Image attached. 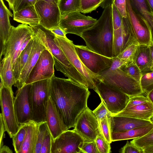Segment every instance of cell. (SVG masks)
I'll list each match as a JSON object with an SVG mask.
<instances>
[{"label":"cell","mask_w":153,"mask_h":153,"mask_svg":"<svg viewBox=\"0 0 153 153\" xmlns=\"http://www.w3.org/2000/svg\"><path fill=\"white\" fill-rule=\"evenodd\" d=\"M13 14L4 4L3 0H0V39L1 50L3 48L8 37L12 26L10 17Z\"/></svg>","instance_id":"obj_24"},{"label":"cell","mask_w":153,"mask_h":153,"mask_svg":"<svg viewBox=\"0 0 153 153\" xmlns=\"http://www.w3.org/2000/svg\"><path fill=\"white\" fill-rule=\"evenodd\" d=\"M133 10L150 27L153 40V13L146 0H129Z\"/></svg>","instance_id":"obj_26"},{"label":"cell","mask_w":153,"mask_h":153,"mask_svg":"<svg viewBox=\"0 0 153 153\" xmlns=\"http://www.w3.org/2000/svg\"><path fill=\"white\" fill-rule=\"evenodd\" d=\"M81 37L91 51L113 58V27L111 4L104 8L96 23L83 32Z\"/></svg>","instance_id":"obj_2"},{"label":"cell","mask_w":153,"mask_h":153,"mask_svg":"<svg viewBox=\"0 0 153 153\" xmlns=\"http://www.w3.org/2000/svg\"><path fill=\"white\" fill-rule=\"evenodd\" d=\"M48 2L55 4H58L59 0H42Z\"/></svg>","instance_id":"obj_57"},{"label":"cell","mask_w":153,"mask_h":153,"mask_svg":"<svg viewBox=\"0 0 153 153\" xmlns=\"http://www.w3.org/2000/svg\"><path fill=\"white\" fill-rule=\"evenodd\" d=\"M13 20L30 26L39 24L40 19L35 5H31L13 13Z\"/></svg>","instance_id":"obj_25"},{"label":"cell","mask_w":153,"mask_h":153,"mask_svg":"<svg viewBox=\"0 0 153 153\" xmlns=\"http://www.w3.org/2000/svg\"><path fill=\"white\" fill-rule=\"evenodd\" d=\"M82 153H99L95 141L85 140L80 148Z\"/></svg>","instance_id":"obj_46"},{"label":"cell","mask_w":153,"mask_h":153,"mask_svg":"<svg viewBox=\"0 0 153 153\" xmlns=\"http://www.w3.org/2000/svg\"><path fill=\"white\" fill-rule=\"evenodd\" d=\"M0 153H12L13 151L9 148L6 145H3L0 147Z\"/></svg>","instance_id":"obj_52"},{"label":"cell","mask_w":153,"mask_h":153,"mask_svg":"<svg viewBox=\"0 0 153 153\" xmlns=\"http://www.w3.org/2000/svg\"><path fill=\"white\" fill-rule=\"evenodd\" d=\"M0 77L3 85L12 89V86L16 83V80L13 70L12 57L10 56L4 57L0 63Z\"/></svg>","instance_id":"obj_28"},{"label":"cell","mask_w":153,"mask_h":153,"mask_svg":"<svg viewBox=\"0 0 153 153\" xmlns=\"http://www.w3.org/2000/svg\"><path fill=\"white\" fill-rule=\"evenodd\" d=\"M8 3L9 8L12 10L14 0H5Z\"/></svg>","instance_id":"obj_58"},{"label":"cell","mask_w":153,"mask_h":153,"mask_svg":"<svg viewBox=\"0 0 153 153\" xmlns=\"http://www.w3.org/2000/svg\"><path fill=\"white\" fill-rule=\"evenodd\" d=\"M58 6L61 16L72 12H81L80 0H59Z\"/></svg>","instance_id":"obj_31"},{"label":"cell","mask_w":153,"mask_h":153,"mask_svg":"<svg viewBox=\"0 0 153 153\" xmlns=\"http://www.w3.org/2000/svg\"><path fill=\"white\" fill-rule=\"evenodd\" d=\"M150 102L148 97L142 94L130 97L126 108H128Z\"/></svg>","instance_id":"obj_42"},{"label":"cell","mask_w":153,"mask_h":153,"mask_svg":"<svg viewBox=\"0 0 153 153\" xmlns=\"http://www.w3.org/2000/svg\"><path fill=\"white\" fill-rule=\"evenodd\" d=\"M135 119L151 120L153 115V105L151 102L128 108H125L121 112L115 114Z\"/></svg>","instance_id":"obj_22"},{"label":"cell","mask_w":153,"mask_h":153,"mask_svg":"<svg viewBox=\"0 0 153 153\" xmlns=\"http://www.w3.org/2000/svg\"><path fill=\"white\" fill-rule=\"evenodd\" d=\"M111 116H106L104 118L98 120L101 132L105 139L109 143H111Z\"/></svg>","instance_id":"obj_33"},{"label":"cell","mask_w":153,"mask_h":153,"mask_svg":"<svg viewBox=\"0 0 153 153\" xmlns=\"http://www.w3.org/2000/svg\"><path fill=\"white\" fill-rule=\"evenodd\" d=\"M142 74L152 71V59L150 46L139 45L132 58Z\"/></svg>","instance_id":"obj_23"},{"label":"cell","mask_w":153,"mask_h":153,"mask_svg":"<svg viewBox=\"0 0 153 153\" xmlns=\"http://www.w3.org/2000/svg\"><path fill=\"white\" fill-rule=\"evenodd\" d=\"M74 130L85 141H95L101 132L98 119L88 107L78 116Z\"/></svg>","instance_id":"obj_14"},{"label":"cell","mask_w":153,"mask_h":153,"mask_svg":"<svg viewBox=\"0 0 153 153\" xmlns=\"http://www.w3.org/2000/svg\"><path fill=\"white\" fill-rule=\"evenodd\" d=\"M33 34L31 28L27 25L22 24L16 27L12 26L8 37L1 51V57L10 56L12 58L16 50L22 43Z\"/></svg>","instance_id":"obj_16"},{"label":"cell","mask_w":153,"mask_h":153,"mask_svg":"<svg viewBox=\"0 0 153 153\" xmlns=\"http://www.w3.org/2000/svg\"><path fill=\"white\" fill-rule=\"evenodd\" d=\"M120 68L136 81L140 82L142 74L140 68L132 60Z\"/></svg>","instance_id":"obj_34"},{"label":"cell","mask_w":153,"mask_h":153,"mask_svg":"<svg viewBox=\"0 0 153 153\" xmlns=\"http://www.w3.org/2000/svg\"><path fill=\"white\" fill-rule=\"evenodd\" d=\"M0 147L3 145V140L5 137V132L6 131L5 127L4 122L1 113L0 115Z\"/></svg>","instance_id":"obj_50"},{"label":"cell","mask_w":153,"mask_h":153,"mask_svg":"<svg viewBox=\"0 0 153 153\" xmlns=\"http://www.w3.org/2000/svg\"><path fill=\"white\" fill-rule=\"evenodd\" d=\"M50 79L31 83V99L33 121L37 123L46 122V113L49 95Z\"/></svg>","instance_id":"obj_5"},{"label":"cell","mask_w":153,"mask_h":153,"mask_svg":"<svg viewBox=\"0 0 153 153\" xmlns=\"http://www.w3.org/2000/svg\"><path fill=\"white\" fill-rule=\"evenodd\" d=\"M112 15L113 30H117L121 27L123 23V18L115 6L111 4Z\"/></svg>","instance_id":"obj_41"},{"label":"cell","mask_w":153,"mask_h":153,"mask_svg":"<svg viewBox=\"0 0 153 153\" xmlns=\"http://www.w3.org/2000/svg\"><path fill=\"white\" fill-rule=\"evenodd\" d=\"M94 91L99 95L112 115L123 110L126 108L130 97L102 81L97 82Z\"/></svg>","instance_id":"obj_7"},{"label":"cell","mask_w":153,"mask_h":153,"mask_svg":"<svg viewBox=\"0 0 153 153\" xmlns=\"http://www.w3.org/2000/svg\"><path fill=\"white\" fill-rule=\"evenodd\" d=\"M151 52L152 59V70L153 71V43L152 45L150 46Z\"/></svg>","instance_id":"obj_56"},{"label":"cell","mask_w":153,"mask_h":153,"mask_svg":"<svg viewBox=\"0 0 153 153\" xmlns=\"http://www.w3.org/2000/svg\"><path fill=\"white\" fill-rule=\"evenodd\" d=\"M121 153H144L143 149L127 141L120 152Z\"/></svg>","instance_id":"obj_47"},{"label":"cell","mask_w":153,"mask_h":153,"mask_svg":"<svg viewBox=\"0 0 153 153\" xmlns=\"http://www.w3.org/2000/svg\"><path fill=\"white\" fill-rule=\"evenodd\" d=\"M76 52L83 64L94 74H100L111 67L113 58H110L94 52L87 46L75 45Z\"/></svg>","instance_id":"obj_10"},{"label":"cell","mask_w":153,"mask_h":153,"mask_svg":"<svg viewBox=\"0 0 153 153\" xmlns=\"http://www.w3.org/2000/svg\"><path fill=\"white\" fill-rule=\"evenodd\" d=\"M39 123L33 121L28 124L26 137L19 153H34Z\"/></svg>","instance_id":"obj_27"},{"label":"cell","mask_w":153,"mask_h":153,"mask_svg":"<svg viewBox=\"0 0 153 153\" xmlns=\"http://www.w3.org/2000/svg\"><path fill=\"white\" fill-rule=\"evenodd\" d=\"M144 153H153V144L143 149Z\"/></svg>","instance_id":"obj_53"},{"label":"cell","mask_w":153,"mask_h":153,"mask_svg":"<svg viewBox=\"0 0 153 153\" xmlns=\"http://www.w3.org/2000/svg\"><path fill=\"white\" fill-rule=\"evenodd\" d=\"M108 2H111L112 1V0H106Z\"/></svg>","instance_id":"obj_60"},{"label":"cell","mask_w":153,"mask_h":153,"mask_svg":"<svg viewBox=\"0 0 153 153\" xmlns=\"http://www.w3.org/2000/svg\"><path fill=\"white\" fill-rule=\"evenodd\" d=\"M112 3L115 6L123 18L127 17L126 0H112Z\"/></svg>","instance_id":"obj_48"},{"label":"cell","mask_w":153,"mask_h":153,"mask_svg":"<svg viewBox=\"0 0 153 153\" xmlns=\"http://www.w3.org/2000/svg\"><path fill=\"white\" fill-rule=\"evenodd\" d=\"M146 96L153 105V89Z\"/></svg>","instance_id":"obj_54"},{"label":"cell","mask_w":153,"mask_h":153,"mask_svg":"<svg viewBox=\"0 0 153 153\" xmlns=\"http://www.w3.org/2000/svg\"><path fill=\"white\" fill-rule=\"evenodd\" d=\"M34 5L40 25L49 30L59 26L61 16L58 4L37 0Z\"/></svg>","instance_id":"obj_17"},{"label":"cell","mask_w":153,"mask_h":153,"mask_svg":"<svg viewBox=\"0 0 153 153\" xmlns=\"http://www.w3.org/2000/svg\"><path fill=\"white\" fill-rule=\"evenodd\" d=\"M33 43V36L25 49L17 58L13 68L16 82L18 80L21 72L25 65L32 49Z\"/></svg>","instance_id":"obj_30"},{"label":"cell","mask_w":153,"mask_h":153,"mask_svg":"<svg viewBox=\"0 0 153 153\" xmlns=\"http://www.w3.org/2000/svg\"><path fill=\"white\" fill-rule=\"evenodd\" d=\"M50 30L56 36L65 38H67L64 31L59 26L52 28Z\"/></svg>","instance_id":"obj_51"},{"label":"cell","mask_w":153,"mask_h":153,"mask_svg":"<svg viewBox=\"0 0 153 153\" xmlns=\"http://www.w3.org/2000/svg\"><path fill=\"white\" fill-rule=\"evenodd\" d=\"M101 80L130 97L143 94L140 83L120 68L109 69L99 74Z\"/></svg>","instance_id":"obj_4"},{"label":"cell","mask_w":153,"mask_h":153,"mask_svg":"<svg viewBox=\"0 0 153 153\" xmlns=\"http://www.w3.org/2000/svg\"></svg>","instance_id":"obj_61"},{"label":"cell","mask_w":153,"mask_h":153,"mask_svg":"<svg viewBox=\"0 0 153 153\" xmlns=\"http://www.w3.org/2000/svg\"><path fill=\"white\" fill-rule=\"evenodd\" d=\"M30 36L26 39L21 44L19 47L16 51L14 54L12 58V64L13 68L16 60L22 51L25 49L29 42L33 37Z\"/></svg>","instance_id":"obj_49"},{"label":"cell","mask_w":153,"mask_h":153,"mask_svg":"<svg viewBox=\"0 0 153 153\" xmlns=\"http://www.w3.org/2000/svg\"><path fill=\"white\" fill-rule=\"evenodd\" d=\"M140 83L143 93L147 95L153 89V71L143 74Z\"/></svg>","instance_id":"obj_35"},{"label":"cell","mask_w":153,"mask_h":153,"mask_svg":"<svg viewBox=\"0 0 153 153\" xmlns=\"http://www.w3.org/2000/svg\"><path fill=\"white\" fill-rule=\"evenodd\" d=\"M138 45L135 43H134L130 44L117 57L127 62L132 61Z\"/></svg>","instance_id":"obj_39"},{"label":"cell","mask_w":153,"mask_h":153,"mask_svg":"<svg viewBox=\"0 0 153 153\" xmlns=\"http://www.w3.org/2000/svg\"><path fill=\"white\" fill-rule=\"evenodd\" d=\"M151 120L153 123V115L151 119Z\"/></svg>","instance_id":"obj_59"},{"label":"cell","mask_w":153,"mask_h":153,"mask_svg":"<svg viewBox=\"0 0 153 153\" xmlns=\"http://www.w3.org/2000/svg\"><path fill=\"white\" fill-rule=\"evenodd\" d=\"M48 128L46 122L39 123L34 153H40L43 141Z\"/></svg>","instance_id":"obj_38"},{"label":"cell","mask_w":153,"mask_h":153,"mask_svg":"<svg viewBox=\"0 0 153 153\" xmlns=\"http://www.w3.org/2000/svg\"><path fill=\"white\" fill-rule=\"evenodd\" d=\"M29 123L20 125V128L17 133L12 138L13 145L15 152L19 153L25 140Z\"/></svg>","instance_id":"obj_32"},{"label":"cell","mask_w":153,"mask_h":153,"mask_svg":"<svg viewBox=\"0 0 153 153\" xmlns=\"http://www.w3.org/2000/svg\"><path fill=\"white\" fill-rule=\"evenodd\" d=\"M13 96L12 89L4 86L1 81L0 100L1 110V113L6 131L11 138L17 133L20 125L16 118L14 106Z\"/></svg>","instance_id":"obj_8"},{"label":"cell","mask_w":153,"mask_h":153,"mask_svg":"<svg viewBox=\"0 0 153 153\" xmlns=\"http://www.w3.org/2000/svg\"><path fill=\"white\" fill-rule=\"evenodd\" d=\"M80 1L81 12L83 13H88L95 10L103 2L101 0H80Z\"/></svg>","instance_id":"obj_37"},{"label":"cell","mask_w":153,"mask_h":153,"mask_svg":"<svg viewBox=\"0 0 153 153\" xmlns=\"http://www.w3.org/2000/svg\"><path fill=\"white\" fill-rule=\"evenodd\" d=\"M93 112L98 120L104 118L106 116H111V113L109 111L103 100Z\"/></svg>","instance_id":"obj_43"},{"label":"cell","mask_w":153,"mask_h":153,"mask_svg":"<svg viewBox=\"0 0 153 153\" xmlns=\"http://www.w3.org/2000/svg\"><path fill=\"white\" fill-rule=\"evenodd\" d=\"M32 84L25 85L18 89L14 100V106L19 125L33 121L31 99Z\"/></svg>","instance_id":"obj_12"},{"label":"cell","mask_w":153,"mask_h":153,"mask_svg":"<svg viewBox=\"0 0 153 153\" xmlns=\"http://www.w3.org/2000/svg\"><path fill=\"white\" fill-rule=\"evenodd\" d=\"M134 43H137L132 34L129 22L124 20L121 27L113 30V58L117 57L127 47Z\"/></svg>","instance_id":"obj_19"},{"label":"cell","mask_w":153,"mask_h":153,"mask_svg":"<svg viewBox=\"0 0 153 153\" xmlns=\"http://www.w3.org/2000/svg\"><path fill=\"white\" fill-rule=\"evenodd\" d=\"M52 139L51 135L48 128L43 141L40 153H51Z\"/></svg>","instance_id":"obj_44"},{"label":"cell","mask_w":153,"mask_h":153,"mask_svg":"<svg viewBox=\"0 0 153 153\" xmlns=\"http://www.w3.org/2000/svg\"><path fill=\"white\" fill-rule=\"evenodd\" d=\"M54 66L52 54L47 48L44 49L29 74L25 85L51 79L54 75Z\"/></svg>","instance_id":"obj_15"},{"label":"cell","mask_w":153,"mask_h":153,"mask_svg":"<svg viewBox=\"0 0 153 153\" xmlns=\"http://www.w3.org/2000/svg\"><path fill=\"white\" fill-rule=\"evenodd\" d=\"M90 94L88 89L70 79L56 77L51 79L49 95L68 129L74 127L78 115L88 108Z\"/></svg>","instance_id":"obj_1"},{"label":"cell","mask_w":153,"mask_h":153,"mask_svg":"<svg viewBox=\"0 0 153 153\" xmlns=\"http://www.w3.org/2000/svg\"><path fill=\"white\" fill-rule=\"evenodd\" d=\"M97 20L80 12L75 11L61 16L59 26L66 34L71 33L81 37L83 32L93 26Z\"/></svg>","instance_id":"obj_11"},{"label":"cell","mask_w":153,"mask_h":153,"mask_svg":"<svg viewBox=\"0 0 153 153\" xmlns=\"http://www.w3.org/2000/svg\"><path fill=\"white\" fill-rule=\"evenodd\" d=\"M126 6L127 18L135 41L139 45L151 46L153 40L150 27L133 10L129 0H126Z\"/></svg>","instance_id":"obj_9"},{"label":"cell","mask_w":153,"mask_h":153,"mask_svg":"<svg viewBox=\"0 0 153 153\" xmlns=\"http://www.w3.org/2000/svg\"><path fill=\"white\" fill-rule=\"evenodd\" d=\"M55 40L70 62L85 79L89 89L94 90L97 82L101 80V76L93 73L83 64L76 52L74 45L72 41L67 38L56 35Z\"/></svg>","instance_id":"obj_6"},{"label":"cell","mask_w":153,"mask_h":153,"mask_svg":"<svg viewBox=\"0 0 153 153\" xmlns=\"http://www.w3.org/2000/svg\"><path fill=\"white\" fill-rule=\"evenodd\" d=\"M46 48L39 39L33 34V43L31 52L19 79L14 85L18 89L21 88L25 85L27 77L36 64L41 53Z\"/></svg>","instance_id":"obj_18"},{"label":"cell","mask_w":153,"mask_h":153,"mask_svg":"<svg viewBox=\"0 0 153 153\" xmlns=\"http://www.w3.org/2000/svg\"><path fill=\"white\" fill-rule=\"evenodd\" d=\"M143 149L153 144V128L148 133L139 138L134 139L130 142Z\"/></svg>","instance_id":"obj_36"},{"label":"cell","mask_w":153,"mask_h":153,"mask_svg":"<svg viewBox=\"0 0 153 153\" xmlns=\"http://www.w3.org/2000/svg\"><path fill=\"white\" fill-rule=\"evenodd\" d=\"M151 10L153 13V0H146Z\"/></svg>","instance_id":"obj_55"},{"label":"cell","mask_w":153,"mask_h":153,"mask_svg":"<svg viewBox=\"0 0 153 153\" xmlns=\"http://www.w3.org/2000/svg\"><path fill=\"white\" fill-rule=\"evenodd\" d=\"M111 132L122 131L139 127L153 125L151 120H145L132 117L111 115Z\"/></svg>","instance_id":"obj_21"},{"label":"cell","mask_w":153,"mask_h":153,"mask_svg":"<svg viewBox=\"0 0 153 153\" xmlns=\"http://www.w3.org/2000/svg\"><path fill=\"white\" fill-rule=\"evenodd\" d=\"M46 122L53 140L68 129L50 96L46 110Z\"/></svg>","instance_id":"obj_20"},{"label":"cell","mask_w":153,"mask_h":153,"mask_svg":"<svg viewBox=\"0 0 153 153\" xmlns=\"http://www.w3.org/2000/svg\"><path fill=\"white\" fill-rule=\"evenodd\" d=\"M84 141L74 129H68L55 139H52L51 153H82L80 148Z\"/></svg>","instance_id":"obj_13"},{"label":"cell","mask_w":153,"mask_h":153,"mask_svg":"<svg viewBox=\"0 0 153 153\" xmlns=\"http://www.w3.org/2000/svg\"><path fill=\"white\" fill-rule=\"evenodd\" d=\"M37 0H14L12 10L13 13L27 7L34 5Z\"/></svg>","instance_id":"obj_45"},{"label":"cell","mask_w":153,"mask_h":153,"mask_svg":"<svg viewBox=\"0 0 153 153\" xmlns=\"http://www.w3.org/2000/svg\"><path fill=\"white\" fill-rule=\"evenodd\" d=\"M95 141L99 153L111 152L110 143L105 140L101 132L97 137Z\"/></svg>","instance_id":"obj_40"},{"label":"cell","mask_w":153,"mask_h":153,"mask_svg":"<svg viewBox=\"0 0 153 153\" xmlns=\"http://www.w3.org/2000/svg\"><path fill=\"white\" fill-rule=\"evenodd\" d=\"M30 26L33 34L52 54L56 70L74 82L87 87L88 84L85 79L70 62L61 48L56 43L55 35L50 30L40 24Z\"/></svg>","instance_id":"obj_3"},{"label":"cell","mask_w":153,"mask_h":153,"mask_svg":"<svg viewBox=\"0 0 153 153\" xmlns=\"http://www.w3.org/2000/svg\"><path fill=\"white\" fill-rule=\"evenodd\" d=\"M153 128V125L139 127L126 131L111 133L112 142L134 139L144 136Z\"/></svg>","instance_id":"obj_29"}]
</instances>
